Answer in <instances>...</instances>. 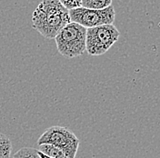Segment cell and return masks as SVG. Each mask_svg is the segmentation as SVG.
Segmentation results:
<instances>
[{
	"label": "cell",
	"instance_id": "obj_5",
	"mask_svg": "<svg viewBox=\"0 0 160 158\" xmlns=\"http://www.w3.org/2000/svg\"><path fill=\"white\" fill-rule=\"evenodd\" d=\"M71 22L79 24L80 26L91 28L103 25H113L116 12L113 6L105 9H88L80 7L76 9L69 10Z\"/></svg>",
	"mask_w": 160,
	"mask_h": 158
},
{
	"label": "cell",
	"instance_id": "obj_3",
	"mask_svg": "<svg viewBox=\"0 0 160 158\" xmlns=\"http://www.w3.org/2000/svg\"><path fill=\"white\" fill-rule=\"evenodd\" d=\"M80 141L65 126H55L47 129L38 140V145H51L64 152L68 158H76Z\"/></svg>",
	"mask_w": 160,
	"mask_h": 158
},
{
	"label": "cell",
	"instance_id": "obj_9",
	"mask_svg": "<svg viewBox=\"0 0 160 158\" xmlns=\"http://www.w3.org/2000/svg\"><path fill=\"white\" fill-rule=\"evenodd\" d=\"M13 158H40L38 151L31 147H24L15 153Z\"/></svg>",
	"mask_w": 160,
	"mask_h": 158
},
{
	"label": "cell",
	"instance_id": "obj_2",
	"mask_svg": "<svg viewBox=\"0 0 160 158\" xmlns=\"http://www.w3.org/2000/svg\"><path fill=\"white\" fill-rule=\"evenodd\" d=\"M58 51L67 58L80 57L86 51L87 28L79 24L70 22L55 37Z\"/></svg>",
	"mask_w": 160,
	"mask_h": 158
},
{
	"label": "cell",
	"instance_id": "obj_6",
	"mask_svg": "<svg viewBox=\"0 0 160 158\" xmlns=\"http://www.w3.org/2000/svg\"><path fill=\"white\" fill-rule=\"evenodd\" d=\"M112 6V0H82L81 7L88 9H105Z\"/></svg>",
	"mask_w": 160,
	"mask_h": 158
},
{
	"label": "cell",
	"instance_id": "obj_8",
	"mask_svg": "<svg viewBox=\"0 0 160 158\" xmlns=\"http://www.w3.org/2000/svg\"><path fill=\"white\" fill-rule=\"evenodd\" d=\"M12 151V143L10 139L0 133V158H9Z\"/></svg>",
	"mask_w": 160,
	"mask_h": 158
},
{
	"label": "cell",
	"instance_id": "obj_1",
	"mask_svg": "<svg viewBox=\"0 0 160 158\" xmlns=\"http://www.w3.org/2000/svg\"><path fill=\"white\" fill-rule=\"evenodd\" d=\"M70 22L69 11L58 0H43L32 15V27L47 39H55Z\"/></svg>",
	"mask_w": 160,
	"mask_h": 158
},
{
	"label": "cell",
	"instance_id": "obj_10",
	"mask_svg": "<svg viewBox=\"0 0 160 158\" xmlns=\"http://www.w3.org/2000/svg\"><path fill=\"white\" fill-rule=\"evenodd\" d=\"M60 4L68 11L72 9H76L81 7L82 0H58Z\"/></svg>",
	"mask_w": 160,
	"mask_h": 158
},
{
	"label": "cell",
	"instance_id": "obj_7",
	"mask_svg": "<svg viewBox=\"0 0 160 158\" xmlns=\"http://www.w3.org/2000/svg\"><path fill=\"white\" fill-rule=\"evenodd\" d=\"M39 150L41 153H43L44 155L49 156L52 158H68L66 156V155L64 154V152L59 148L51 146V145H41L38 146Z\"/></svg>",
	"mask_w": 160,
	"mask_h": 158
},
{
	"label": "cell",
	"instance_id": "obj_11",
	"mask_svg": "<svg viewBox=\"0 0 160 158\" xmlns=\"http://www.w3.org/2000/svg\"><path fill=\"white\" fill-rule=\"evenodd\" d=\"M38 156H39L40 158H52L49 157V156H46V155H44L43 153H41L40 151H38Z\"/></svg>",
	"mask_w": 160,
	"mask_h": 158
},
{
	"label": "cell",
	"instance_id": "obj_4",
	"mask_svg": "<svg viewBox=\"0 0 160 158\" xmlns=\"http://www.w3.org/2000/svg\"><path fill=\"white\" fill-rule=\"evenodd\" d=\"M119 37V31L114 25L87 28L86 51L90 56L104 55L118 40Z\"/></svg>",
	"mask_w": 160,
	"mask_h": 158
}]
</instances>
